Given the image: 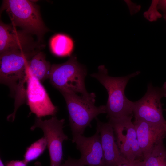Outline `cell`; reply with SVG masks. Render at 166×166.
Listing matches in <instances>:
<instances>
[{
	"instance_id": "cell-19",
	"label": "cell",
	"mask_w": 166,
	"mask_h": 166,
	"mask_svg": "<svg viewBox=\"0 0 166 166\" xmlns=\"http://www.w3.org/2000/svg\"><path fill=\"white\" fill-rule=\"evenodd\" d=\"M115 166H143V161L138 160L134 161L127 160Z\"/></svg>"
},
{
	"instance_id": "cell-8",
	"label": "cell",
	"mask_w": 166,
	"mask_h": 166,
	"mask_svg": "<svg viewBox=\"0 0 166 166\" xmlns=\"http://www.w3.org/2000/svg\"><path fill=\"white\" fill-rule=\"evenodd\" d=\"M28 74L26 100L31 112L38 117L55 116L57 112V107L52 103L41 82L29 73Z\"/></svg>"
},
{
	"instance_id": "cell-25",
	"label": "cell",
	"mask_w": 166,
	"mask_h": 166,
	"mask_svg": "<svg viewBox=\"0 0 166 166\" xmlns=\"http://www.w3.org/2000/svg\"><path fill=\"white\" fill-rule=\"evenodd\" d=\"M164 110H165V111H166V109H164Z\"/></svg>"
},
{
	"instance_id": "cell-2",
	"label": "cell",
	"mask_w": 166,
	"mask_h": 166,
	"mask_svg": "<svg viewBox=\"0 0 166 166\" xmlns=\"http://www.w3.org/2000/svg\"><path fill=\"white\" fill-rule=\"evenodd\" d=\"M65 100L69 113V124L73 136L83 135L86 128L100 114L106 113L105 105L96 106V95L87 96L72 93H61Z\"/></svg>"
},
{
	"instance_id": "cell-9",
	"label": "cell",
	"mask_w": 166,
	"mask_h": 166,
	"mask_svg": "<svg viewBox=\"0 0 166 166\" xmlns=\"http://www.w3.org/2000/svg\"><path fill=\"white\" fill-rule=\"evenodd\" d=\"M72 141L80 152L79 159L82 164L86 166H105L98 130H96L95 134L89 137L81 135L73 136Z\"/></svg>"
},
{
	"instance_id": "cell-24",
	"label": "cell",
	"mask_w": 166,
	"mask_h": 166,
	"mask_svg": "<svg viewBox=\"0 0 166 166\" xmlns=\"http://www.w3.org/2000/svg\"><path fill=\"white\" fill-rule=\"evenodd\" d=\"M165 135H166L165 137H166V130H165Z\"/></svg>"
},
{
	"instance_id": "cell-4",
	"label": "cell",
	"mask_w": 166,
	"mask_h": 166,
	"mask_svg": "<svg viewBox=\"0 0 166 166\" xmlns=\"http://www.w3.org/2000/svg\"><path fill=\"white\" fill-rule=\"evenodd\" d=\"M2 9L6 10L13 25L21 27L29 33L36 35L39 38L48 31L38 6L31 1L4 0Z\"/></svg>"
},
{
	"instance_id": "cell-17",
	"label": "cell",
	"mask_w": 166,
	"mask_h": 166,
	"mask_svg": "<svg viewBox=\"0 0 166 166\" xmlns=\"http://www.w3.org/2000/svg\"><path fill=\"white\" fill-rule=\"evenodd\" d=\"M158 0H153L151 5L147 11L144 13V17L148 20L153 21H156L162 15L157 11V5Z\"/></svg>"
},
{
	"instance_id": "cell-11",
	"label": "cell",
	"mask_w": 166,
	"mask_h": 166,
	"mask_svg": "<svg viewBox=\"0 0 166 166\" xmlns=\"http://www.w3.org/2000/svg\"><path fill=\"white\" fill-rule=\"evenodd\" d=\"M95 119L96 129L99 132L105 166H115L128 160L120 151L111 124L109 122H102L97 117Z\"/></svg>"
},
{
	"instance_id": "cell-21",
	"label": "cell",
	"mask_w": 166,
	"mask_h": 166,
	"mask_svg": "<svg viewBox=\"0 0 166 166\" xmlns=\"http://www.w3.org/2000/svg\"><path fill=\"white\" fill-rule=\"evenodd\" d=\"M27 164L22 160H11L6 162L5 166H27Z\"/></svg>"
},
{
	"instance_id": "cell-14",
	"label": "cell",
	"mask_w": 166,
	"mask_h": 166,
	"mask_svg": "<svg viewBox=\"0 0 166 166\" xmlns=\"http://www.w3.org/2000/svg\"><path fill=\"white\" fill-rule=\"evenodd\" d=\"M50 46L53 54L59 57L70 56L72 53L74 43L69 36L57 34L53 36L50 41Z\"/></svg>"
},
{
	"instance_id": "cell-23",
	"label": "cell",
	"mask_w": 166,
	"mask_h": 166,
	"mask_svg": "<svg viewBox=\"0 0 166 166\" xmlns=\"http://www.w3.org/2000/svg\"><path fill=\"white\" fill-rule=\"evenodd\" d=\"M0 166H5V165L3 164L1 158H0Z\"/></svg>"
},
{
	"instance_id": "cell-15",
	"label": "cell",
	"mask_w": 166,
	"mask_h": 166,
	"mask_svg": "<svg viewBox=\"0 0 166 166\" xmlns=\"http://www.w3.org/2000/svg\"><path fill=\"white\" fill-rule=\"evenodd\" d=\"M142 161L143 166H166V148L163 143L155 148Z\"/></svg>"
},
{
	"instance_id": "cell-18",
	"label": "cell",
	"mask_w": 166,
	"mask_h": 166,
	"mask_svg": "<svg viewBox=\"0 0 166 166\" xmlns=\"http://www.w3.org/2000/svg\"><path fill=\"white\" fill-rule=\"evenodd\" d=\"M60 166H86L82 164L79 159L73 158L69 156L64 163Z\"/></svg>"
},
{
	"instance_id": "cell-22",
	"label": "cell",
	"mask_w": 166,
	"mask_h": 166,
	"mask_svg": "<svg viewBox=\"0 0 166 166\" xmlns=\"http://www.w3.org/2000/svg\"><path fill=\"white\" fill-rule=\"evenodd\" d=\"M34 165V166H42L41 163L38 161L35 162Z\"/></svg>"
},
{
	"instance_id": "cell-5",
	"label": "cell",
	"mask_w": 166,
	"mask_h": 166,
	"mask_svg": "<svg viewBox=\"0 0 166 166\" xmlns=\"http://www.w3.org/2000/svg\"><path fill=\"white\" fill-rule=\"evenodd\" d=\"M163 97H166V81L161 87H154L152 83L148 84L144 95L140 99L132 101L135 119L153 124H166L161 102Z\"/></svg>"
},
{
	"instance_id": "cell-3",
	"label": "cell",
	"mask_w": 166,
	"mask_h": 166,
	"mask_svg": "<svg viewBox=\"0 0 166 166\" xmlns=\"http://www.w3.org/2000/svg\"><path fill=\"white\" fill-rule=\"evenodd\" d=\"M87 75L85 67L77 61L75 55L71 56L65 62L51 65L49 77L52 85L61 93L89 94L85 87Z\"/></svg>"
},
{
	"instance_id": "cell-1",
	"label": "cell",
	"mask_w": 166,
	"mask_h": 166,
	"mask_svg": "<svg viewBox=\"0 0 166 166\" xmlns=\"http://www.w3.org/2000/svg\"><path fill=\"white\" fill-rule=\"evenodd\" d=\"M140 73V71H136L125 76L111 77L108 75L105 66L101 65L98 67L97 73L90 75L98 80L106 90L108 98L105 105L107 117L109 119L133 115L132 101L126 97L125 90L130 80Z\"/></svg>"
},
{
	"instance_id": "cell-10",
	"label": "cell",
	"mask_w": 166,
	"mask_h": 166,
	"mask_svg": "<svg viewBox=\"0 0 166 166\" xmlns=\"http://www.w3.org/2000/svg\"><path fill=\"white\" fill-rule=\"evenodd\" d=\"M135 126L144 159L155 148L163 143L166 124H153L135 119Z\"/></svg>"
},
{
	"instance_id": "cell-12",
	"label": "cell",
	"mask_w": 166,
	"mask_h": 166,
	"mask_svg": "<svg viewBox=\"0 0 166 166\" xmlns=\"http://www.w3.org/2000/svg\"><path fill=\"white\" fill-rule=\"evenodd\" d=\"M12 23L6 24L1 21L0 23V53L14 50L28 49L32 42L29 34L23 30H17Z\"/></svg>"
},
{
	"instance_id": "cell-6",
	"label": "cell",
	"mask_w": 166,
	"mask_h": 166,
	"mask_svg": "<svg viewBox=\"0 0 166 166\" xmlns=\"http://www.w3.org/2000/svg\"><path fill=\"white\" fill-rule=\"evenodd\" d=\"M133 116L118 119H109L115 140L122 156L129 161H143V156L140 147L133 122Z\"/></svg>"
},
{
	"instance_id": "cell-13",
	"label": "cell",
	"mask_w": 166,
	"mask_h": 166,
	"mask_svg": "<svg viewBox=\"0 0 166 166\" xmlns=\"http://www.w3.org/2000/svg\"><path fill=\"white\" fill-rule=\"evenodd\" d=\"M51 65L46 60L45 54L38 52L28 61L27 70L29 73L40 81H43L49 78Z\"/></svg>"
},
{
	"instance_id": "cell-20",
	"label": "cell",
	"mask_w": 166,
	"mask_h": 166,
	"mask_svg": "<svg viewBox=\"0 0 166 166\" xmlns=\"http://www.w3.org/2000/svg\"><path fill=\"white\" fill-rule=\"evenodd\" d=\"M157 8L162 11L163 18L166 21V0H158Z\"/></svg>"
},
{
	"instance_id": "cell-7",
	"label": "cell",
	"mask_w": 166,
	"mask_h": 166,
	"mask_svg": "<svg viewBox=\"0 0 166 166\" xmlns=\"http://www.w3.org/2000/svg\"><path fill=\"white\" fill-rule=\"evenodd\" d=\"M65 122L64 119H59L55 116L44 120L37 117L31 127V130L38 128L43 131L49 153L50 166H60L63 160V144L68 139L63 131Z\"/></svg>"
},
{
	"instance_id": "cell-16",
	"label": "cell",
	"mask_w": 166,
	"mask_h": 166,
	"mask_svg": "<svg viewBox=\"0 0 166 166\" xmlns=\"http://www.w3.org/2000/svg\"><path fill=\"white\" fill-rule=\"evenodd\" d=\"M47 147V143L43 137L27 147L23 156V161L27 164L42 155Z\"/></svg>"
}]
</instances>
